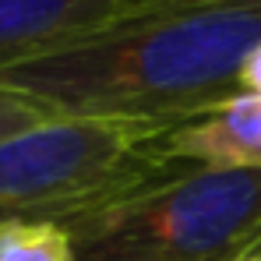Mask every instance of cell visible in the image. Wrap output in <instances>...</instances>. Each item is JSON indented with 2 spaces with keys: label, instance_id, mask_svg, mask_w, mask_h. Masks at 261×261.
<instances>
[{
  "label": "cell",
  "instance_id": "obj_1",
  "mask_svg": "<svg viewBox=\"0 0 261 261\" xmlns=\"http://www.w3.org/2000/svg\"><path fill=\"white\" fill-rule=\"evenodd\" d=\"M261 0H163L92 36L0 67V85L60 117L184 124L244 95Z\"/></svg>",
  "mask_w": 261,
  "mask_h": 261
},
{
  "label": "cell",
  "instance_id": "obj_2",
  "mask_svg": "<svg viewBox=\"0 0 261 261\" xmlns=\"http://www.w3.org/2000/svg\"><path fill=\"white\" fill-rule=\"evenodd\" d=\"M173 124L53 117L0 141V222H57L102 212L198 163L166 152Z\"/></svg>",
  "mask_w": 261,
  "mask_h": 261
},
{
  "label": "cell",
  "instance_id": "obj_3",
  "mask_svg": "<svg viewBox=\"0 0 261 261\" xmlns=\"http://www.w3.org/2000/svg\"><path fill=\"white\" fill-rule=\"evenodd\" d=\"M64 229L78 261H240L261 240V170L194 166Z\"/></svg>",
  "mask_w": 261,
  "mask_h": 261
},
{
  "label": "cell",
  "instance_id": "obj_4",
  "mask_svg": "<svg viewBox=\"0 0 261 261\" xmlns=\"http://www.w3.org/2000/svg\"><path fill=\"white\" fill-rule=\"evenodd\" d=\"M163 0H0V67L92 36Z\"/></svg>",
  "mask_w": 261,
  "mask_h": 261
},
{
  "label": "cell",
  "instance_id": "obj_5",
  "mask_svg": "<svg viewBox=\"0 0 261 261\" xmlns=\"http://www.w3.org/2000/svg\"><path fill=\"white\" fill-rule=\"evenodd\" d=\"M166 152L212 170H261V95H237L205 117L173 124Z\"/></svg>",
  "mask_w": 261,
  "mask_h": 261
},
{
  "label": "cell",
  "instance_id": "obj_6",
  "mask_svg": "<svg viewBox=\"0 0 261 261\" xmlns=\"http://www.w3.org/2000/svg\"><path fill=\"white\" fill-rule=\"evenodd\" d=\"M0 261H78L57 222H0Z\"/></svg>",
  "mask_w": 261,
  "mask_h": 261
},
{
  "label": "cell",
  "instance_id": "obj_7",
  "mask_svg": "<svg viewBox=\"0 0 261 261\" xmlns=\"http://www.w3.org/2000/svg\"><path fill=\"white\" fill-rule=\"evenodd\" d=\"M53 117H60V113L49 110L46 102H39V99H32V95H25V92H18L11 85H0V141L11 138V134H21L29 127H39Z\"/></svg>",
  "mask_w": 261,
  "mask_h": 261
},
{
  "label": "cell",
  "instance_id": "obj_8",
  "mask_svg": "<svg viewBox=\"0 0 261 261\" xmlns=\"http://www.w3.org/2000/svg\"><path fill=\"white\" fill-rule=\"evenodd\" d=\"M244 92L261 95V46L247 57V64H244Z\"/></svg>",
  "mask_w": 261,
  "mask_h": 261
},
{
  "label": "cell",
  "instance_id": "obj_9",
  "mask_svg": "<svg viewBox=\"0 0 261 261\" xmlns=\"http://www.w3.org/2000/svg\"><path fill=\"white\" fill-rule=\"evenodd\" d=\"M247 258H261V240H258V244H254V251H251Z\"/></svg>",
  "mask_w": 261,
  "mask_h": 261
},
{
  "label": "cell",
  "instance_id": "obj_10",
  "mask_svg": "<svg viewBox=\"0 0 261 261\" xmlns=\"http://www.w3.org/2000/svg\"><path fill=\"white\" fill-rule=\"evenodd\" d=\"M240 261H261V258H240Z\"/></svg>",
  "mask_w": 261,
  "mask_h": 261
}]
</instances>
